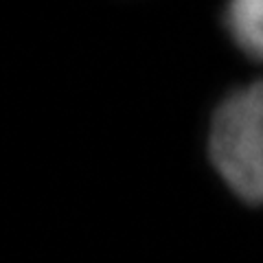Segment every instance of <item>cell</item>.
<instances>
[{"label": "cell", "instance_id": "7a4b0ae2", "mask_svg": "<svg viewBox=\"0 0 263 263\" xmlns=\"http://www.w3.org/2000/svg\"><path fill=\"white\" fill-rule=\"evenodd\" d=\"M226 27L246 55L263 60V0H228Z\"/></svg>", "mask_w": 263, "mask_h": 263}, {"label": "cell", "instance_id": "6da1fadb", "mask_svg": "<svg viewBox=\"0 0 263 263\" xmlns=\"http://www.w3.org/2000/svg\"><path fill=\"white\" fill-rule=\"evenodd\" d=\"M209 154L239 200L263 204V79L233 90L211 121Z\"/></svg>", "mask_w": 263, "mask_h": 263}]
</instances>
